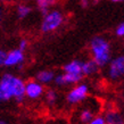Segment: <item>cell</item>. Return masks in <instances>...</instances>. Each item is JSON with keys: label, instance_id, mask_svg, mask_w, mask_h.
Masks as SVG:
<instances>
[{"label": "cell", "instance_id": "1", "mask_svg": "<svg viewBox=\"0 0 124 124\" xmlns=\"http://www.w3.org/2000/svg\"><path fill=\"white\" fill-rule=\"evenodd\" d=\"M0 88L7 101L15 100L17 104H22L25 100V81L21 76L13 73H4L0 76Z\"/></svg>", "mask_w": 124, "mask_h": 124}, {"label": "cell", "instance_id": "2", "mask_svg": "<svg viewBox=\"0 0 124 124\" xmlns=\"http://www.w3.org/2000/svg\"><path fill=\"white\" fill-rule=\"evenodd\" d=\"M89 53L91 59L94 60L100 68L106 67L113 58L110 42L102 35H94L91 38L89 41Z\"/></svg>", "mask_w": 124, "mask_h": 124}, {"label": "cell", "instance_id": "3", "mask_svg": "<svg viewBox=\"0 0 124 124\" xmlns=\"http://www.w3.org/2000/svg\"><path fill=\"white\" fill-rule=\"evenodd\" d=\"M71 116V124H89L96 115L100 114L101 105L96 99H86Z\"/></svg>", "mask_w": 124, "mask_h": 124}, {"label": "cell", "instance_id": "4", "mask_svg": "<svg viewBox=\"0 0 124 124\" xmlns=\"http://www.w3.org/2000/svg\"><path fill=\"white\" fill-rule=\"evenodd\" d=\"M64 22L65 15L63 11L59 9H50L42 17L41 24H40V31L43 34L54 33L64 24Z\"/></svg>", "mask_w": 124, "mask_h": 124}, {"label": "cell", "instance_id": "5", "mask_svg": "<svg viewBox=\"0 0 124 124\" xmlns=\"http://www.w3.org/2000/svg\"><path fill=\"white\" fill-rule=\"evenodd\" d=\"M90 86L85 82H80L67 91L65 100L70 106H79L89 98Z\"/></svg>", "mask_w": 124, "mask_h": 124}, {"label": "cell", "instance_id": "6", "mask_svg": "<svg viewBox=\"0 0 124 124\" xmlns=\"http://www.w3.org/2000/svg\"><path fill=\"white\" fill-rule=\"evenodd\" d=\"M107 67V78L110 81H120L124 78V55L112 58Z\"/></svg>", "mask_w": 124, "mask_h": 124}, {"label": "cell", "instance_id": "7", "mask_svg": "<svg viewBox=\"0 0 124 124\" xmlns=\"http://www.w3.org/2000/svg\"><path fill=\"white\" fill-rule=\"evenodd\" d=\"M24 63H25V53L19 50L18 48H15L7 51L4 67L21 70L24 66Z\"/></svg>", "mask_w": 124, "mask_h": 124}, {"label": "cell", "instance_id": "8", "mask_svg": "<svg viewBox=\"0 0 124 124\" xmlns=\"http://www.w3.org/2000/svg\"><path fill=\"white\" fill-rule=\"evenodd\" d=\"M45 85H42L37 80H29L25 81V99L31 101L39 100L45 94Z\"/></svg>", "mask_w": 124, "mask_h": 124}, {"label": "cell", "instance_id": "9", "mask_svg": "<svg viewBox=\"0 0 124 124\" xmlns=\"http://www.w3.org/2000/svg\"><path fill=\"white\" fill-rule=\"evenodd\" d=\"M82 59H72L70 62H67L66 64L63 66V73L66 74H71L74 76H79V78H84L82 74Z\"/></svg>", "mask_w": 124, "mask_h": 124}, {"label": "cell", "instance_id": "10", "mask_svg": "<svg viewBox=\"0 0 124 124\" xmlns=\"http://www.w3.org/2000/svg\"><path fill=\"white\" fill-rule=\"evenodd\" d=\"M55 75L56 73L53 70H41L39 71L37 74H35V79L38 82H40L42 85H48V84H51L54 83V79H55Z\"/></svg>", "mask_w": 124, "mask_h": 124}, {"label": "cell", "instance_id": "11", "mask_svg": "<svg viewBox=\"0 0 124 124\" xmlns=\"http://www.w3.org/2000/svg\"><path fill=\"white\" fill-rule=\"evenodd\" d=\"M100 67L97 65V63L92 60L91 58L89 59L83 60V64H82V74L84 78H89V76H93L96 74H98Z\"/></svg>", "mask_w": 124, "mask_h": 124}, {"label": "cell", "instance_id": "12", "mask_svg": "<svg viewBox=\"0 0 124 124\" xmlns=\"http://www.w3.org/2000/svg\"><path fill=\"white\" fill-rule=\"evenodd\" d=\"M104 117H105L106 124H124L123 116L121 115L120 112L114 110V109L107 110L105 115H104Z\"/></svg>", "mask_w": 124, "mask_h": 124}, {"label": "cell", "instance_id": "13", "mask_svg": "<svg viewBox=\"0 0 124 124\" xmlns=\"http://www.w3.org/2000/svg\"><path fill=\"white\" fill-rule=\"evenodd\" d=\"M32 7L26 4H19L16 7V16L18 19H25L27 16L31 15Z\"/></svg>", "mask_w": 124, "mask_h": 124}, {"label": "cell", "instance_id": "14", "mask_svg": "<svg viewBox=\"0 0 124 124\" xmlns=\"http://www.w3.org/2000/svg\"><path fill=\"white\" fill-rule=\"evenodd\" d=\"M58 0H35L37 2V7L39 8V10L42 13V15H45L47 11L50 10V8L54 7L57 4Z\"/></svg>", "mask_w": 124, "mask_h": 124}, {"label": "cell", "instance_id": "15", "mask_svg": "<svg viewBox=\"0 0 124 124\" xmlns=\"http://www.w3.org/2000/svg\"><path fill=\"white\" fill-rule=\"evenodd\" d=\"M43 96H45L46 102L49 106H55L57 104V101H58V99H59L58 92L55 89H48V90H46Z\"/></svg>", "mask_w": 124, "mask_h": 124}, {"label": "cell", "instance_id": "16", "mask_svg": "<svg viewBox=\"0 0 124 124\" xmlns=\"http://www.w3.org/2000/svg\"><path fill=\"white\" fill-rule=\"evenodd\" d=\"M89 124H106L105 117H104V115H101V114H98V115H96V116L89 122Z\"/></svg>", "mask_w": 124, "mask_h": 124}, {"label": "cell", "instance_id": "17", "mask_svg": "<svg viewBox=\"0 0 124 124\" xmlns=\"http://www.w3.org/2000/svg\"><path fill=\"white\" fill-rule=\"evenodd\" d=\"M115 35L118 38H124V22L120 23L115 29Z\"/></svg>", "mask_w": 124, "mask_h": 124}, {"label": "cell", "instance_id": "18", "mask_svg": "<svg viewBox=\"0 0 124 124\" xmlns=\"http://www.w3.org/2000/svg\"><path fill=\"white\" fill-rule=\"evenodd\" d=\"M17 48L25 53V50L29 48V41H27L26 39H21L18 41V47H17Z\"/></svg>", "mask_w": 124, "mask_h": 124}, {"label": "cell", "instance_id": "19", "mask_svg": "<svg viewBox=\"0 0 124 124\" xmlns=\"http://www.w3.org/2000/svg\"><path fill=\"white\" fill-rule=\"evenodd\" d=\"M6 55H7V51L0 48V67H4L5 59H6Z\"/></svg>", "mask_w": 124, "mask_h": 124}, {"label": "cell", "instance_id": "20", "mask_svg": "<svg viewBox=\"0 0 124 124\" xmlns=\"http://www.w3.org/2000/svg\"><path fill=\"white\" fill-rule=\"evenodd\" d=\"M90 5V1L89 0H80V6L82 8H88Z\"/></svg>", "mask_w": 124, "mask_h": 124}, {"label": "cell", "instance_id": "21", "mask_svg": "<svg viewBox=\"0 0 124 124\" xmlns=\"http://www.w3.org/2000/svg\"><path fill=\"white\" fill-rule=\"evenodd\" d=\"M6 101H7V99H6L4 92H2L1 88H0V104H1V102H6Z\"/></svg>", "mask_w": 124, "mask_h": 124}, {"label": "cell", "instance_id": "22", "mask_svg": "<svg viewBox=\"0 0 124 124\" xmlns=\"http://www.w3.org/2000/svg\"><path fill=\"white\" fill-rule=\"evenodd\" d=\"M0 124H10L9 123V121L6 120V118H1L0 117Z\"/></svg>", "mask_w": 124, "mask_h": 124}, {"label": "cell", "instance_id": "23", "mask_svg": "<svg viewBox=\"0 0 124 124\" xmlns=\"http://www.w3.org/2000/svg\"><path fill=\"white\" fill-rule=\"evenodd\" d=\"M2 19H4V10H2V8L0 7V24L2 22Z\"/></svg>", "mask_w": 124, "mask_h": 124}, {"label": "cell", "instance_id": "24", "mask_svg": "<svg viewBox=\"0 0 124 124\" xmlns=\"http://www.w3.org/2000/svg\"><path fill=\"white\" fill-rule=\"evenodd\" d=\"M112 2H124V0H110Z\"/></svg>", "mask_w": 124, "mask_h": 124}, {"label": "cell", "instance_id": "25", "mask_svg": "<svg viewBox=\"0 0 124 124\" xmlns=\"http://www.w3.org/2000/svg\"><path fill=\"white\" fill-rule=\"evenodd\" d=\"M11 0H0V2H9Z\"/></svg>", "mask_w": 124, "mask_h": 124}]
</instances>
